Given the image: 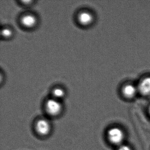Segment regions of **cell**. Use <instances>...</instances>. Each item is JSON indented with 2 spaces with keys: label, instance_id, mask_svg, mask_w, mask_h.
<instances>
[{
  "label": "cell",
  "instance_id": "obj_1",
  "mask_svg": "<svg viewBox=\"0 0 150 150\" xmlns=\"http://www.w3.org/2000/svg\"><path fill=\"white\" fill-rule=\"evenodd\" d=\"M108 140L115 145H121L124 139L125 135L122 129L118 127H112L108 130L107 133Z\"/></svg>",
  "mask_w": 150,
  "mask_h": 150
},
{
  "label": "cell",
  "instance_id": "obj_2",
  "mask_svg": "<svg viewBox=\"0 0 150 150\" xmlns=\"http://www.w3.org/2000/svg\"><path fill=\"white\" fill-rule=\"evenodd\" d=\"M62 108V105L57 99H50L46 102V111L51 115H57L61 112Z\"/></svg>",
  "mask_w": 150,
  "mask_h": 150
},
{
  "label": "cell",
  "instance_id": "obj_3",
  "mask_svg": "<svg viewBox=\"0 0 150 150\" xmlns=\"http://www.w3.org/2000/svg\"><path fill=\"white\" fill-rule=\"evenodd\" d=\"M37 132L42 136H46L50 131V125L45 119H41L38 121L36 125Z\"/></svg>",
  "mask_w": 150,
  "mask_h": 150
},
{
  "label": "cell",
  "instance_id": "obj_4",
  "mask_svg": "<svg viewBox=\"0 0 150 150\" xmlns=\"http://www.w3.org/2000/svg\"><path fill=\"white\" fill-rule=\"evenodd\" d=\"M138 90L144 96L150 95V77L143 79L139 84Z\"/></svg>",
  "mask_w": 150,
  "mask_h": 150
},
{
  "label": "cell",
  "instance_id": "obj_5",
  "mask_svg": "<svg viewBox=\"0 0 150 150\" xmlns=\"http://www.w3.org/2000/svg\"><path fill=\"white\" fill-rule=\"evenodd\" d=\"M93 17L90 13L87 12L81 13L78 16V20L80 24L82 25H89L93 21Z\"/></svg>",
  "mask_w": 150,
  "mask_h": 150
},
{
  "label": "cell",
  "instance_id": "obj_6",
  "mask_svg": "<svg viewBox=\"0 0 150 150\" xmlns=\"http://www.w3.org/2000/svg\"><path fill=\"white\" fill-rule=\"evenodd\" d=\"M21 22L24 27L28 28H32L36 24V20L34 16L27 14L23 16Z\"/></svg>",
  "mask_w": 150,
  "mask_h": 150
},
{
  "label": "cell",
  "instance_id": "obj_7",
  "mask_svg": "<svg viewBox=\"0 0 150 150\" xmlns=\"http://www.w3.org/2000/svg\"><path fill=\"white\" fill-rule=\"evenodd\" d=\"M137 88L132 85H127L124 87L122 89V93L126 98H131L133 97L137 93Z\"/></svg>",
  "mask_w": 150,
  "mask_h": 150
},
{
  "label": "cell",
  "instance_id": "obj_8",
  "mask_svg": "<svg viewBox=\"0 0 150 150\" xmlns=\"http://www.w3.org/2000/svg\"><path fill=\"white\" fill-rule=\"evenodd\" d=\"M52 94L55 99H60L64 95V92L61 88H56L53 90Z\"/></svg>",
  "mask_w": 150,
  "mask_h": 150
},
{
  "label": "cell",
  "instance_id": "obj_9",
  "mask_svg": "<svg viewBox=\"0 0 150 150\" xmlns=\"http://www.w3.org/2000/svg\"><path fill=\"white\" fill-rule=\"evenodd\" d=\"M1 34L4 37L8 38L12 35V31L9 29H3L1 30Z\"/></svg>",
  "mask_w": 150,
  "mask_h": 150
},
{
  "label": "cell",
  "instance_id": "obj_10",
  "mask_svg": "<svg viewBox=\"0 0 150 150\" xmlns=\"http://www.w3.org/2000/svg\"><path fill=\"white\" fill-rule=\"evenodd\" d=\"M117 150H132L131 148L127 145L121 144L119 146Z\"/></svg>",
  "mask_w": 150,
  "mask_h": 150
},
{
  "label": "cell",
  "instance_id": "obj_11",
  "mask_svg": "<svg viewBox=\"0 0 150 150\" xmlns=\"http://www.w3.org/2000/svg\"><path fill=\"white\" fill-rule=\"evenodd\" d=\"M149 114H150V108H149Z\"/></svg>",
  "mask_w": 150,
  "mask_h": 150
}]
</instances>
